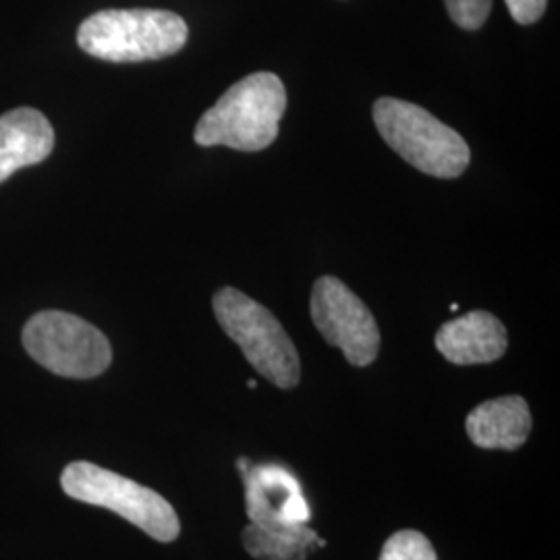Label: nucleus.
<instances>
[{
  "mask_svg": "<svg viewBox=\"0 0 560 560\" xmlns=\"http://www.w3.org/2000/svg\"><path fill=\"white\" fill-rule=\"evenodd\" d=\"M60 486L67 497L108 509L140 527L154 540L166 544L177 540L179 536V517L171 502L162 499L159 492L108 471L101 465L90 460H75L67 465Z\"/></svg>",
  "mask_w": 560,
  "mask_h": 560,
  "instance_id": "39448f33",
  "label": "nucleus"
},
{
  "mask_svg": "<svg viewBox=\"0 0 560 560\" xmlns=\"http://www.w3.org/2000/svg\"><path fill=\"white\" fill-rule=\"evenodd\" d=\"M241 541L258 560H305L312 550L326 546L307 523L279 529H264L252 523L241 532Z\"/></svg>",
  "mask_w": 560,
  "mask_h": 560,
  "instance_id": "f8f14e48",
  "label": "nucleus"
},
{
  "mask_svg": "<svg viewBox=\"0 0 560 560\" xmlns=\"http://www.w3.org/2000/svg\"><path fill=\"white\" fill-rule=\"evenodd\" d=\"M240 471L245 486L247 517L254 525L279 529L310 521L312 511L303 497V488L289 469L275 463L249 465L247 459H240Z\"/></svg>",
  "mask_w": 560,
  "mask_h": 560,
  "instance_id": "6e6552de",
  "label": "nucleus"
},
{
  "mask_svg": "<svg viewBox=\"0 0 560 560\" xmlns=\"http://www.w3.org/2000/svg\"><path fill=\"white\" fill-rule=\"evenodd\" d=\"M372 115L382 140L423 175L457 179L469 166L471 150L467 141L418 104L381 98Z\"/></svg>",
  "mask_w": 560,
  "mask_h": 560,
  "instance_id": "7ed1b4c3",
  "label": "nucleus"
},
{
  "mask_svg": "<svg viewBox=\"0 0 560 560\" xmlns=\"http://www.w3.org/2000/svg\"><path fill=\"white\" fill-rule=\"evenodd\" d=\"M287 110V90L279 75L260 71L231 85L196 125L198 145H226L240 152H260L279 138Z\"/></svg>",
  "mask_w": 560,
  "mask_h": 560,
  "instance_id": "f257e3e1",
  "label": "nucleus"
},
{
  "mask_svg": "<svg viewBox=\"0 0 560 560\" xmlns=\"http://www.w3.org/2000/svg\"><path fill=\"white\" fill-rule=\"evenodd\" d=\"M247 386H249V388H256V386H258V384H256V381H249V382H247Z\"/></svg>",
  "mask_w": 560,
  "mask_h": 560,
  "instance_id": "dca6fc26",
  "label": "nucleus"
},
{
  "mask_svg": "<svg viewBox=\"0 0 560 560\" xmlns=\"http://www.w3.org/2000/svg\"><path fill=\"white\" fill-rule=\"evenodd\" d=\"M189 27L177 13L159 9H110L83 21L81 50L108 62H143L177 55Z\"/></svg>",
  "mask_w": 560,
  "mask_h": 560,
  "instance_id": "f03ea898",
  "label": "nucleus"
},
{
  "mask_svg": "<svg viewBox=\"0 0 560 560\" xmlns=\"http://www.w3.org/2000/svg\"><path fill=\"white\" fill-rule=\"evenodd\" d=\"M467 436L486 451H517L532 432V411L523 397H499L478 405L465 421Z\"/></svg>",
  "mask_w": 560,
  "mask_h": 560,
  "instance_id": "9b49d317",
  "label": "nucleus"
},
{
  "mask_svg": "<svg viewBox=\"0 0 560 560\" xmlns=\"http://www.w3.org/2000/svg\"><path fill=\"white\" fill-rule=\"evenodd\" d=\"M312 320L328 345L339 347L355 368L374 363L381 351V330L368 305L335 277L316 280L312 291Z\"/></svg>",
  "mask_w": 560,
  "mask_h": 560,
  "instance_id": "0eeeda50",
  "label": "nucleus"
},
{
  "mask_svg": "<svg viewBox=\"0 0 560 560\" xmlns=\"http://www.w3.org/2000/svg\"><path fill=\"white\" fill-rule=\"evenodd\" d=\"M451 20L463 30H480L492 11V0H444Z\"/></svg>",
  "mask_w": 560,
  "mask_h": 560,
  "instance_id": "4468645a",
  "label": "nucleus"
},
{
  "mask_svg": "<svg viewBox=\"0 0 560 560\" xmlns=\"http://www.w3.org/2000/svg\"><path fill=\"white\" fill-rule=\"evenodd\" d=\"M212 305L222 330L240 345L258 374L279 388L300 384V353L268 307L233 287L221 289Z\"/></svg>",
  "mask_w": 560,
  "mask_h": 560,
  "instance_id": "20e7f679",
  "label": "nucleus"
},
{
  "mask_svg": "<svg viewBox=\"0 0 560 560\" xmlns=\"http://www.w3.org/2000/svg\"><path fill=\"white\" fill-rule=\"evenodd\" d=\"M436 349L455 365H478L501 360L509 347L506 328L490 312H469L442 324L436 332Z\"/></svg>",
  "mask_w": 560,
  "mask_h": 560,
  "instance_id": "1a4fd4ad",
  "label": "nucleus"
},
{
  "mask_svg": "<svg viewBox=\"0 0 560 560\" xmlns=\"http://www.w3.org/2000/svg\"><path fill=\"white\" fill-rule=\"evenodd\" d=\"M21 339L32 360L62 378H96L113 361L110 342L101 330L67 312L36 314Z\"/></svg>",
  "mask_w": 560,
  "mask_h": 560,
  "instance_id": "423d86ee",
  "label": "nucleus"
},
{
  "mask_svg": "<svg viewBox=\"0 0 560 560\" xmlns=\"http://www.w3.org/2000/svg\"><path fill=\"white\" fill-rule=\"evenodd\" d=\"M55 148V129L36 108H15L0 117V183L25 166L46 161Z\"/></svg>",
  "mask_w": 560,
  "mask_h": 560,
  "instance_id": "9d476101",
  "label": "nucleus"
},
{
  "mask_svg": "<svg viewBox=\"0 0 560 560\" xmlns=\"http://www.w3.org/2000/svg\"><path fill=\"white\" fill-rule=\"evenodd\" d=\"M504 2L509 7L511 18L521 25H529L540 20L548 4V0H504Z\"/></svg>",
  "mask_w": 560,
  "mask_h": 560,
  "instance_id": "2eb2a0df",
  "label": "nucleus"
},
{
  "mask_svg": "<svg viewBox=\"0 0 560 560\" xmlns=\"http://www.w3.org/2000/svg\"><path fill=\"white\" fill-rule=\"evenodd\" d=\"M381 560H439V557L423 534L416 529H402L393 534L382 546Z\"/></svg>",
  "mask_w": 560,
  "mask_h": 560,
  "instance_id": "ddd939ff",
  "label": "nucleus"
}]
</instances>
